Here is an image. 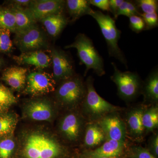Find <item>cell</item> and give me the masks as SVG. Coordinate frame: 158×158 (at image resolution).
I'll return each instance as SVG.
<instances>
[{
  "label": "cell",
  "mask_w": 158,
  "mask_h": 158,
  "mask_svg": "<svg viewBox=\"0 0 158 158\" xmlns=\"http://www.w3.org/2000/svg\"><path fill=\"white\" fill-rule=\"evenodd\" d=\"M65 6L73 21L84 15H90L94 10L87 0H67Z\"/></svg>",
  "instance_id": "obj_18"
},
{
  "label": "cell",
  "mask_w": 158,
  "mask_h": 158,
  "mask_svg": "<svg viewBox=\"0 0 158 158\" xmlns=\"http://www.w3.org/2000/svg\"><path fill=\"white\" fill-rule=\"evenodd\" d=\"M81 118L75 113L67 114L63 117L59 124V130L62 135L70 141H76L81 131Z\"/></svg>",
  "instance_id": "obj_13"
},
{
  "label": "cell",
  "mask_w": 158,
  "mask_h": 158,
  "mask_svg": "<svg viewBox=\"0 0 158 158\" xmlns=\"http://www.w3.org/2000/svg\"><path fill=\"white\" fill-rule=\"evenodd\" d=\"M14 43L22 53L40 50L48 46L45 34L37 24L15 33Z\"/></svg>",
  "instance_id": "obj_7"
},
{
  "label": "cell",
  "mask_w": 158,
  "mask_h": 158,
  "mask_svg": "<svg viewBox=\"0 0 158 158\" xmlns=\"http://www.w3.org/2000/svg\"><path fill=\"white\" fill-rule=\"evenodd\" d=\"M144 92L145 98L157 102L158 100V68L155 69L148 77L145 85Z\"/></svg>",
  "instance_id": "obj_22"
},
{
  "label": "cell",
  "mask_w": 158,
  "mask_h": 158,
  "mask_svg": "<svg viewBox=\"0 0 158 158\" xmlns=\"http://www.w3.org/2000/svg\"><path fill=\"white\" fill-rule=\"evenodd\" d=\"M142 123L144 129L153 131L158 126V109L152 107L143 112L142 117Z\"/></svg>",
  "instance_id": "obj_24"
},
{
  "label": "cell",
  "mask_w": 158,
  "mask_h": 158,
  "mask_svg": "<svg viewBox=\"0 0 158 158\" xmlns=\"http://www.w3.org/2000/svg\"><path fill=\"white\" fill-rule=\"evenodd\" d=\"M86 92V85L81 77L75 74L62 81L57 88L56 98L63 106H73L84 100Z\"/></svg>",
  "instance_id": "obj_4"
},
{
  "label": "cell",
  "mask_w": 158,
  "mask_h": 158,
  "mask_svg": "<svg viewBox=\"0 0 158 158\" xmlns=\"http://www.w3.org/2000/svg\"><path fill=\"white\" fill-rule=\"evenodd\" d=\"M130 27L136 33L141 32L145 28V23L143 19L139 15H133L129 17Z\"/></svg>",
  "instance_id": "obj_31"
},
{
  "label": "cell",
  "mask_w": 158,
  "mask_h": 158,
  "mask_svg": "<svg viewBox=\"0 0 158 158\" xmlns=\"http://www.w3.org/2000/svg\"><path fill=\"white\" fill-rule=\"evenodd\" d=\"M123 1L124 0H109L110 11L113 13L115 18L118 8Z\"/></svg>",
  "instance_id": "obj_35"
},
{
  "label": "cell",
  "mask_w": 158,
  "mask_h": 158,
  "mask_svg": "<svg viewBox=\"0 0 158 158\" xmlns=\"http://www.w3.org/2000/svg\"><path fill=\"white\" fill-rule=\"evenodd\" d=\"M16 102L14 94L9 88L0 84V111L8 110Z\"/></svg>",
  "instance_id": "obj_26"
},
{
  "label": "cell",
  "mask_w": 158,
  "mask_h": 158,
  "mask_svg": "<svg viewBox=\"0 0 158 158\" xmlns=\"http://www.w3.org/2000/svg\"><path fill=\"white\" fill-rule=\"evenodd\" d=\"M98 125L104 133L106 139L124 142L126 133L125 125L118 116H104L101 119Z\"/></svg>",
  "instance_id": "obj_12"
},
{
  "label": "cell",
  "mask_w": 158,
  "mask_h": 158,
  "mask_svg": "<svg viewBox=\"0 0 158 158\" xmlns=\"http://www.w3.org/2000/svg\"><path fill=\"white\" fill-rule=\"evenodd\" d=\"M10 32L7 29L0 28V52L9 53L13 48L10 38Z\"/></svg>",
  "instance_id": "obj_28"
},
{
  "label": "cell",
  "mask_w": 158,
  "mask_h": 158,
  "mask_svg": "<svg viewBox=\"0 0 158 158\" xmlns=\"http://www.w3.org/2000/svg\"><path fill=\"white\" fill-rule=\"evenodd\" d=\"M90 5L98 7L102 11H110L109 0H89Z\"/></svg>",
  "instance_id": "obj_34"
},
{
  "label": "cell",
  "mask_w": 158,
  "mask_h": 158,
  "mask_svg": "<svg viewBox=\"0 0 158 158\" xmlns=\"http://www.w3.org/2000/svg\"><path fill=\"white\" fill-rule=\"evenodd\" d=\"M24 115L27 118L38 121L52 120L54 115L52 105L49 101L37 98L29 101L23 108Z\"/></svg>",
  "instance_id": "obj_11"
},
{
  "label": "cell",
  "mask_w": 158,
  "mask_h": 158,
  "mask_svg": "<svg viewBox=\"0 0 158 158\" xmlns=\"http://www.w3.org/2000/svg\"><path fill=\"white\" fill-rule=\"evenodd\" d=\"M130 154L131 158H156L149 151L139 146L132 148Z\"/></svg>",
  "instance_id": "obj_32"
},
{
  "label": "cell",
  "mask_w": 158,
  "mask_h": 158,
  "mask_svg": "<svg viewBox=\"0 0 158 158\" xmlns=\"http://www.w3.org/2000/svg\"><path fill=\"white\" fill-rule=\"evenodd\" d=\"M65 6V1L63 0H33L25 9L37 22L52 15L62 13Z\"/></svg>",
  "instance_id": "obj_9"
},
{
  "label": "cell",
  "mask_w": 158,
  "mask_h": 158,
  "mask_svg": "<svg viewBox=\"0 0 158 158\" xmlns=\"http://www.w3.org/2000/svg\"><path fill=\"white\" fill-rule=\"evenodd\" d=\"M27 69L19 66L7 68L4 72L2 80L12 89L17 91L22 90L25 86Z\"/></svg>",
  "instance_id": "obj_16"
},
{
  "label": "cell",
  "mask_w": 158,
  "mask_h": 158,
  "mask_svg": "<svg viewBox=\"0 0 158 158\" xmlns=\"http://www.w3.org/2000/svg\"><path fill=\"white\" fill-rule=\"evenodd\" d=\"M0 28L7 29L15 34V18L10 9H0Z\"/></svg>",
  "instance_id": "obj_25"
},
{
  "label": "cell",
  "mask_w": 158,
  "mask_h": 158,
  "mask_svg": "<svg viewBox=\"0 0 158 158\" xmlns=\"http://www.w3.org/2000/svg\"><path fill=\"white\" fill-rule=\"evenodd\" d=\"M48 34L52 37L58 36L68 23L67 19L63 13L50 15L40 21Z\"/></svg>",
  "instance_id": "obj_17"
},
{
  "label": "cell",
  "mask_w": 158,
  "mask_h": 158,
  "mask_svg": "<svg viewBox=\"0 0 158 158\" xmlns=\"http://www.w3.org/2000/svg\"><path fill=\"white\" fill-rule=\"evenodd\" d=\"M144 111L138 109L132 111L128 116L127 122L130 131L135 135H141L144 128L142 123V117Z\"/></svg>",
  "instance_id": "obj_23"
},
{
  "label": "cell",
  "mask_w": 158,
  "mask_h": 158,
  "mask_svg": "<svg viewBox=\"0 0 158 158\" xmlns=\"http://www.w3.org/2000/svg\"><path fill=\"white\" fill-rule=\"evenodd\" d=\"M10 9L15 18L16 27L15 33L26 30L36 24L37 22L30 16L26 11L25 8L12 6Z\"/></svg>",
  "instance_id": "obj_19"
},
{
  "label": "cell",
  "mask_w": 158,
  "mask_h": 158,
  "mask_svg": "<svg viewBox=\"0 0 158 158\" xmlns=\"http://www.w3.org/2000/svg\"><path fill=\"white\" fill-rule=\"evenodd\" d=\"M13 59L19 65H33L40 69L48 67L51 61L49 56L40 50L23 52L19 56H15Z\"/></svg>",
  "instance_id": "obj_15"
},
{
  "label": "cell",
  "mask_w": 158,
  "mask_h": 158,
  "mask_svg": "<svg viewBox=\"0 0 158 158\" xmlns=\"http://www.w3.org/2000/svg\"><path fill=\"white\" fill-rule=\"evenodd\" d=\"M152 149L153 152V153L156 156L158 155V136L156 135L153 138L152 142Z\"/></svg>",
  "instance_id": "obj_37"
},
{
  "label": "cell",
  "mask_w": 158,
  "mask_h": 158,
  "mask_svg": "<svg viewBox=\"0 0 158 158\" xmlns=\"http://www.w3.org/2000/svg\"><path fill=\"white\" fill-rule=\"evenodd\" d=\"M138 7L135 3L127 1L126 8L123 15L127 16L129 18L133 15H139L140 16L141 13L138 11Z\"/></svg>",
  "instance_id": "obj_33"
},
{
  "label": "cell",
  "mask_w": 158,
  "mask_h": 158,
  "mask_svg": "<svg viewBox=\"0 0 158 158\" xmlns=\"http://www.w3.org/2000/svg\"><path fill=\"white\" fill-rule=\"evenodd\" d=\"M90 15L99 26L107 43L109 56L116 58L127 68V60L118 45L121 31L116 27L115 20L109 15L104 14L98 10H93Z\"/></svg>",
  "instance_id": "obj_3"
},
{
  "label": "cell",
  "mask_w": 158,
  "mask_h": 158,
  "mask_svg": "<svg viewBox=\"0 0 158 158\" xmlns=\"http://www.w3.org/2000/svg\"><path fill=\"white\" fill-rule=\"evenodd\" d=\"M15 148V142L11 137L0 140V158H10Z\"/></svg>",
  "instance_id": "obj_27"
},
{
  "label": "cell",
  "mask_w": 158,
  "mask_h": 158,
  "mask_svg": "<svg viewBox=\"0 0 158 158\" xmlns=\"http://www.w3.org/2000/svg\"><path fill=\"white\" fill-rule=\"evenodd\" d=\"M31 1L30 0H14L11 1V3H12V6L27 8L29 7Z\"/></svg>",
  "instance_id": "obj_36"
},
{
  "label": "cell",
  "mask_w": 158,
  "mask_h": 158,
  "mask_svg": "<svg viewBox=\"0 0 158 158\" xmlns=\"http://www.w3.org/2000/svg\"><path fill=\"white\" fill-rule=\"evenodd\" d=\"M65 48L76 49L80 61L86 67L85 76L90 69L99 77L106 74L103 59L95 48L92 40L85 34H78L74 42L65 46Z\"/></svg>",
  "instance_id": "obj_2"
},
{
  "label": "cell",
  "mask_w": 158,
  "mask_h": 158,
  "mask_svg": "<svg viewBox=\"0 0 158 158\" xmlns=\"http://www.w3.org/2000/svg\"><path fill=\"white\" fill-rule=\"evenodd\" d=\"M51 55L55 81H62L75 75L73 62L68 54L62 50L53 48Z\"/></svg>",
  "instance_id": "obj_10"
},
{
  "label": "cell",
  "mask_w": 158,
  "mask_h": 158,
  "mask_svg": "<svg viewBox=\"0 0 158 158\" xmlns=\"http://www.w3.org/2000/svg\"><path fill=\"white\" fill-rule=\"evenodd\" d=\"M111 64L114 73L110 78L117 86L118 95L127 100L135 98L139 93L141 87L140 79L138 74L130 71H121L115 63L112 62Z\"/></svg>",
  "instance_id": "obj_6"
},
{
  "label": "cell",
  "mask_w": 158,
  "mask_h": 158,
  "mask_svg": "<svg viewBox=\"0 0 158 158\" xmlns=\"http://www.w3.org/2000/svg\"><path fill=\"white\" fill-rule=\"evenodd\" d=\"M85 85L86 92L84 105L86 112L89 116L93 118H101L120 110L119 107L110 103L97 93L92 77H88Z\"/></svg>",
  "instance_id": "obj_5"
},
{
  "label": "cell",
  "mask_w": 158,
  "mask_h": 158,
  "mask_svg": "<svg viewBox=\"0 0 158 158\" xmlns=\"http://www.w3.org/2000/svg\"><path fill=\"white\" fill-rule=\"evenodd\" d=\"M25 92L32 96L50 93L55 89L53 77L42 71L31 72L27 74Z\"/></svg>",
  "instance_id": "obj_8"
},
{
  "label": "cell",
  "mask_w": 158,
  "mask_h": 158,
  "mask_svg": "<svg viewBox=\"0 0 158 158\" xmlns=\"http://www.w3.org/2000/svg\"><path fill=\"white\" fill-rule=\"evenodd\" d=\"M123 148L124 142L107 139L101 147L85 153L82 157L116 158L121 154Z\"/></svg>",
  "instance_id": "obj_14"
},
{
  "label": "cell",
  "mask_w": 158,
  "mask_h": 158,
  "mask_svg": "<svg viewBox=\"0 0 158 158\" xmlns=\"http://www.w3.org/2000/svg\"><path fill=\"white\" fill-rule=\"evenodd\" d=\"M106 139V136L98 124L91 123L86 128L85 136V144L89 148L97 146Z\"/></svg>",
  "instance_id": "obj_20"
},
{
  "label": "cell",
  "mask_w": 158,
  "mask_h": 158,
  "mask_svg": "<svg viewBox=\"0 0 158 158\" xmlns=\"http://www.w3.org/2000/svg\"><path fill=\"white\" fill-rule=\"evenodd\" d=\"M140 16L143 19L145 28L146 30H150L156 27L158 25V16L157 13H142L140 14Z\"/></svg>",
  "instance_id": "obj_30"
},
{
  "label": "cell",
  "mask_w": 158,
  "mask_h": 158,
  "mask_svg": "<svg viewBox=\"0 0 158 158\" xmlns=\"http://www.w3.org/2000/svg\"><path fill=\"white\" fill-rule=\"evenodd\" d=\"M3 65V61L1 59H0V68L2 67V65Z\"/></svg>",
  "instance_id": "obj_38"
},
{
  "label": "cell",
  "mask_w": 158,
  "mask_h": 158,
  "mask_svg": "<svg viewBox=\"0 0 158 158\" xmlns=\"http://www.w3.org/2000/svg\"><path fill=\"white\" fill-rule=\"evenodd\" d=\"M137 7L140 8L143 13H157L158 1L156 0H138L135 1Z\"/></svg>",
  "instance_id": "obj_29"
},
{
  "label": "cell",
  "mask_w": 158,
  "mask_h": 158,
  "mask_svg": "<svg viewBox=\"0 0 158 158\" xmlns=\"http://www.w3.org/2000/svg\"><path fill=\"white\" fill-rule=\"evenodd\" d=\"M21 144L25 158H58L64 151L57 138L42 130L25 132L22 135Z\"/></svg>",
  "instance_id": "obj_1"
},
{
  "label": "cell",
  "mask_w": 158,
  "mask_h": 158,
  "mask_svg": "<svg viewBox=\"0 0 158 158\" xmlns=\"http://www.w3.org/2000/svg\"><path fill=\"white\" fill-rule=\"evenodd\" d=\"M82 158H86L82 157ZM105 158V157H103V158Z\"/></svg>",
  "instance_id": "obj_39"
},
{
  "label": "cell",
  "mask_w": 158,
  "mask_h": 158,
  "mask_svg": "<svg viewBox=\"0 0 158 158\" xmlns=\"http://www.w3.org/2000/svg\"><path fill=\"white\" fill-rule=\"evenodd\" d=\"M18 123L17 116L13 113H4L0 115V138L11 137Z\"/></svg>",
  "instance_id": "obj_21"
}]
</instances>
